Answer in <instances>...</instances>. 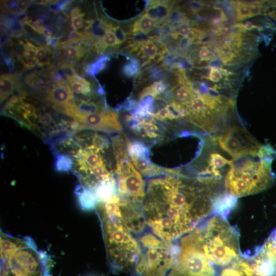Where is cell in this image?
I'll return each instance as SVG.
<instances>
[{
    "label": "cell",
    "instance_id": "6da1fadb",
    "mask_svg": "<svg viewBox=\"0 0 276 276\" xmlns=\"http://www.w3.org/2000/svg\"><path fill=\"white\" fill-rule=\"evenodd\" d=\"M225 195L219 181L169 170L164 176L149 180L142 210L153 233L171 242L216 212Z\"/></svg>",
    "mask_w": 276,
    "mask_h": 276
},
{
    "label": "cell",
    "instance_id": "7a4b0ae2",
    "mask_svg": "<svg viewBox=\"0 0 276 276\" xmlns=\"http://www.w3.org/2000/svg\"><path fill=\"white\" fill-rule=\"evenodd\" d=\"M50 148L53 154L64 153L72 157V172L80 185L93 192L102 184L116 181V160L111 142L97 131L75 132Z\"/></svg>",
    "mask_w": 276,
    "mask_h": 276
},
{
    "label": "cell",
    "instance_id": "3957f363",
    "mask_svg": "<svg viewBox=\"0 0 276 276\" xmlns=\"http://www.w3.org/2000/svg\"><path fill=\"white\" fill-rule=\"evenodd\" d=\"M275 155V150L266 145L258 155L233 162L223 179L226 193L236 198L268 189L275 180L271 164Z\"/></svg>",
    "mask_w": 276,
    "mask_h": 276
},
{
    "label": "cell",
    "instance_id": "277c9868",
    "mask_svg": "<svg viewBox=\"0 0 276 276\" xmlns=\"http://www.w3.org/2000/svg\"><path fill=\"white\" fill-rule=\"evenodd\" d=\"M110 268L114 272H133L141 254L140 244L108 204L96 206Z\"/></svg>",
    "mask_w": 276,
    "mask_h": 276
},
{
    "label": "cell",
    "instance_id": "5b68a950",
    "mask_svg": "<svg viewBox=\"0 0 276 276\" xmlns=\"http://www.w3.org/2000/svg\"><path fill=\"white\" fill-rule=\"evenodd\" d=\"M44 258L31 239L1 235V276H47Z\"/></svg>",
    "mask_w": 276,
    "mask_h": 276
},
{
    "label": "cell",
    "instance_id": "8992f818",
    "mask_svg": "<svg viewBox=\"0 0 276 276\" xmlns=\"http://www.w3.org/2000/svg\"><path fill=\"white\" fill-rule=\"evenodd\" d=\"M141 254L133 273L135 276H169L176 252V245L151 234L140 240Z\"/></svg>",
    "mask_w": 276,
    "mask_h": 276
},
{
    "label": "cell",
    "instance_id": "52a82bcc",
    "mask_svg": "<svg viewBox=\"0 0 276 276\" xmlns=\"http://www.w3.org/2000/svg\"><path fill=\"white\" fill-rule=\"evenodd\" d=\"M112 145L116 160L118 194L123 198L142 204L146 191L145 182L129 159L125 141L122 137H116L112 140Z\"/></svg>",
    "mask_w": 276,
    "mask_h": 276
},
{
    "label": "cell",
    "instance_id": "ba28073f",
    "mask_svg": "<svg viewBox=\"0 0 276 276\" xmlns=\"http://www.w3.org/2000/svg\"><path fill=\"white\" fill-rule=\"evenodd\" d=\"M229 266L238 276H276V227L252 255L241 254Z\"/></svg>",
    "mask_w": 276,
    "mask_h": 276
},
{
    "label": "cell",
    "instance_id": "9c48e42d",
    "mask_svg": "<svg viewBox=\"0 0 276 276\" xmlns=\"http://www.w3.org/2000/svg\"><path fill=\"white\" fill-rule=\"evenodd\" d=\"M211 138L234 160L257 155L264 146L256 141L242 125L236 122H228L222 130Z\"/></svg>",
    "mask_w": 276,
    "mask_h": 276
},
{
    "label": "cell",
    "instance_id": "30bf717a",
    "mask_svg": "<svg viewBox=\"0 0 276 276\" xmlns=\"http://www.w3.org/2000/svg\"><path fill=\"white\" fill-rule=\"evenodd\" d=\"M115 211L129 231L139 233L143 231L146 223L143 214L142 204L119 196Z\"/></svg>",
    "mask_w": 276,
    "mask_h": 276
},
{
    "label": "cell",
    "instance_id": "8fae6325",
    "mask_svg": "<svg viewBox=\"0 0 276 276\" xmlns=\"http://www.w3.org/2000/svg\"><path fill=\"white\" fill-rule=\"evenodd\" d=\"M44 99L53 109L62 114L65 106L75 100L71 88L63 79L50 85Z\"/></svg>",
    "mask_w": 276,
    "mask_h": 276
},
{
    "label": "cell",
    "instance_id": "7c38bea8",
    "mask_svg": "<svg viewBox=\"0 0 276 276\" xmlns=\"http://www.w3.org/2000/svg\"><path fill=\"white\" fill-rule=\"evenodd\" d=\"M174 2L169 1H151L146 8V14L156 22L166 21Z\"/></svg>",
    "mask_w": 276,
    "mask_h": 276
},
{
    "label": "cell",
    "instance_id": "4fadbf2b",
    "mask_svg": "<svg viewBox=\"0 0 276 276\" xmlns=\"http://www.w3.org/2000/svg\"><path fill=\"white\" fill-rule=\"evenodd\" d=\"M161 43L159 41L153 39L141 44L136 56L143 61L141 63L142 67L149 64L152 60H155L158 55Z\"/></svg>",
    "mask_w": 276,
    "mask_h": 276
},
{
    "label": "cell",
    "instance_id": "5bb4252c",
    "mask_svg": "<svg viewBox=\"0 0 276 276\" xmlns=\"http://www.w3.org/2000/svg\"><path fill=\"white\" fill-rule=\"evenodd\" d=\"M73 93L81 94L84 97H91L96 96L93 91L91 84L85 78L77 74L66 78Z\"/></svg>",
    "mask_w": 276,
    "mask_h": 276
},
{
    "label": "cell",
    "instance_id": "9a60e30c",
    "mask_svg": "<svg viewBox=\"0 0 276 276\" xmlns=\"http://www.w3.org/2000/svg\"><path fill=\"white\" fill-rule=\"evenodd\" d=\"M75 193L78 201L83 209L90 210L96 208L98 199L92 190L80 184L77 186Z\"/></svg>",
    "mask_w": 276,
    "mask_h": 276
},
{
    "label": "cell",
    "instance_id": "2e32d148",
    "mask_svg": "<svg viewBox=\"0 0 276 276\" xmlns=\"http://www.w3.org/2000/svg\"><path fill=\"white\" fill-rule=\"evenodd\" d=\"M15 77L11 74H3L0 79L1 103L6 100L16 86Z\"/></svg>",
    "mask_w": 276,
    "mask_h": 276
},
{
    "label": "cell",
    "instance_id": "e0dca14e",
    "mask_svg": "<svg viewBox=\"0 0 276 276\" xmlns=\"http://www.w3.org/2000/svg\"><path fill=\"white\" fill-rule=\"evenodd\" d=\"M126 57L129 61L125 63L122 67L123 74L128 78L137 77L142 71L140 60L135 56L126 55Z\"/></svg>",
    "mask_w": 276,
    "mask_h": 276
},
{
    "label": "cell",
    "instance_id": "ac0fdd59",
    "mask_svg": "<svg viewBox=\"0 0 276 276\" xmlns=\"http://www.w3.org/2000/svg\"><path fill=\"white\" fill-rule=\"evenodd\" d=\"M155 23L156 21L146 13L143 14L132 25L131 34L139 32L149 33L154 28Z\"/></svg>",
    "mask_w": 276,
    "mask_h": 276
},
{
    "label": "cell",
    "instance_id": "d6986e66",
    "mask_svg": "<svg viewBox=\"0 0 276 276\" xmlns=\"http://www.w3.org/2000/svg\"><path fill=\"white\" fill-rule=\"evenodd\" d=\"M55 170L60 172H72L73 167V159L72 157L64 153H55Z\"/></svg>",
    "mask_w": 276,
    "mask_h": 276
},
{
    "label": "cell",
    "instance_id": "ffe728a7",
    "mask_svg": "<svg viewBox=\"0 0 276 276\" xmlns=\"http://www.w3.org/2000/svg\"><path fill=\"white\" fill-rule=\"evenodd\" d=\"M109 60L110 58L107 55H102L91 63L87 64L85 66V72L88 75L95 77L107 67Z\"/></svg>",
    "mask_w": 276,
    "mask_h": 276
},
{
    "label": "cell",
    "instance_id": "44dd1931",
    "mask_svg": "<svg viewBox=\"0 0 276 276\" xmlns=\"http://www.w3.org/2000/svg\"><path fill=\"white\" fill-rule=\"evenodd\" d=\"M187 19L186 14L178 8H175L172 9L166 21L176 28L180 23L186 21Z\"/></svg>",
    "mask_w": 276,
    "mask_h": 276
},
{
    "label": "cell",
    "instance_id": "7402d4cb",
    "mask_svg": "<svg viewBox=\"0 0 276 276\" xmlns=\"http://www.w3.org/2000/svg\"><path fill=\"white\" fill-rule=\"evenodd\" d=\"M236 11L237 18L238 20L252 17L250 12L249 4L246 2H238Z\"/></svg>",
    "mask_w": 276,
    "mask_h": 276
},
{
    "label": "cell",
    "instance_id": "603a6c76",
    "mask_svg": "<svg viewBox=\"0 0 276 276\" xmlns=\"http://www.w3.org/2000/svg\"><path fill=\"white\" fill-rule=\"evenodd\" d=\"M112 27L107 31L105 36L102 39V42L106 48H107V47L112 48L119 47L117 40L111 30Z\"/></svg>",
    "mask_w": 276,
    "mask_h": 276
},
{
    "label": "cell",
    "instance_id": "cb8c5ba5",
    "mask_svg": "<svg viewBox=\"0 0 276 276\" xmlns=\"http://www.w3.org/2000/svg\"><path fill=\"white\" fill-rule=\"evenodd\" d=\"M192 31V28L187 20L181 22L177 26V34L183 37H190Z\"/></svg>",
    "mask_w": 276,
    "mask_h": 276
},
{
    "label": "cell",
    "instance_id": "d4e9b609",
    "mask_svg": "<svg viewBox=\"0 0 276 276\" xmlns=\"http://www.w3.org/2000/svg\"><path fill=\"white\" fill-rule=\"evenodd\" d=\"M111 30L115 35L119 45L126 41L127 39V35L121 27L120 26H113Z\"/></svg>",
    "mask_w": 276,
    "mask_h": 276
},
{
    "label": "cell",
    "instance_id": "484cf974",
    "mask_svg": "<svg viewBox=\"0 0 276 276\" xmlns=\"http://www.w3.org/2000/svg\"><path fill=\"white\" fill-rule=\"evenodd\" d=\"M264 1L253 2L249 4V9L251 16L260 15L263 8Z\"/></svg>",
    "mask_w": 276,
    "mask_h": 276
},
{
    "label": "cell",
    "instance_id": "4316f807",
    "mask_svg": "<svg viewBox=\"0 0 276 276\" xmlns=\"http://www.w3.org/2000/svg\"><path fill=\"white\" fill-rule=\"evenodd\" d=\"M198 54L200 61L209 60L212 57V53L206 46L200 47L198 50Z\"/></svg>",
    "mask_w": 276,
    "mask_h": 276
},
{
    "label": "cell",
    "instance_id": "83f0119b",
    "mask_svg": "<svg viewBox=\"0 0 276 276\" xmlns=\"http://www.w3.org/2000/svg\"><path fill=\"white\" fill-rule=\"evenodd\" d=\"M71 22L72 26L76 32L83 27L84 20L82 18V16H75L72 17Z\"/></svg>",
    "mask_w": 276,
    "mask_h": 276
},
{
    "label": "cell",
    "instance_id": "f1b7e54d",
    "mask_svg": "<svg viewBox=\"0 0 276 276\" xmlns=\"http://www.w3.org/2000/svg\"><path fill=\"white\" fill-rule=\"evenodd\" d=\"M222 78V74L219 69L217 68H211L208 78L211 81L217 82Z\"/></svg>",
    "mask_w": 276,
    "mask_h": 276
},
{
    "label": "cell",
    "instance_id": "f546056e",
    "mask_svg": "<svg viewBox=\"0 0 276 276\" xmlns=\"http://www.w3.org/2000/svg\"><path fill=\"white\" fill-rule=\"evenodd\" d=\"M204 6L202 2L197 1H192L189 4V8L193 13H197L200 12Z\"/></svg>",
    "mask_w": 276,
    "mask_h": 276
},
{
    "label": "cell",
    "instance_id": "4dcf8cb0",
    "mask_svg": "<svg viewBox=\"0 0 276 276\" xmlns=\"http://www.w3.org/2000/svg\"><path fill=\"white\" fill-rule=\"evenodd\" d=\"M267 15L276 22V1H270L267 8Z\"/></svg>",
    "mask_w": 276,
    "mask_h": 276
},
{
    "label": "cell",
    "instance_id": "1f68e13d",
    "mask_svg": "<svg viewBox=\"0 0 276 276\" xmlns=\"http://www.w3.org/2000/svg\"><path fill=\"white\" fill-rule=\"evenodd\" d=\"M232 26L229 24L225 22L223 24L218 28V31L221 34L229 35L232 33Z\"/></svg>",
    "mask_w": 276,
    "mask_h": 276
},
{
    "label": "cell",
    "instance_id": "d6a6232c",
    "mask_svg": "<svg viewBox=\"0 0 276 276\" xmlns=\"http://www.w3.org/2000/svg\"><path fill=\"white\" fill-rule=\"evenodd\" d=\"M178 47L180 49H184L192 42L190 37H182L180 39L177 38Z\"/></svg>",
    "mask_w": 276,
    "mask_h": 276
},
{
    "label": "cell",
    "instance_id": "836d02e7",
    "mask_svg": "<svg viewBox=\"0 0 276 276\" xmlns=\"http://www.w3.org/2000/svg\"><path fill=\"white\" fill-rule=\"evenodd\" d=\"M16 6L21 13L25 12L28 6V2L26 1H19L16 3Z\"/></svg>",
    "mask_w": 276,
    "mask_h": 276
},
{
    "label": "cell",
    "instance_id": "e575fe53",
    "mask_svg": "<svg viewBox=\"0 0 276 276\" xmlns=\"http://www.w3.org/2000/svg\"><path fill=\"white\" fill-rule=\"evenodd\" d=\"M70 15L71 17L75 16H80L83 17L84 15V14L79 7H76L71 10Z\"/></svg>",
    "mask_w": 276,
    "mask_h": 276
},
{
    "label": "cell",
    "instance_id": "d590c367",
    "mask_svg": "<svg viewBox=\"0 0 276 276\" xmlns=\"http://www.w3.org/2000/svg\"><path fill=\"white\" fill-rule=\"evenodd\" d=\"M243 28L245 30H252V29H257L258 30V27L254 25L250 21H246L242 24Z\"/></svg>",
    "mask_w": 276,
    "mask_h": 276
},
{
    "label": "cell",
    "instance_id": "8d00e7d4",
    "mask_svg": "<svg viewBox=\"0 0 276 276\" xmlns=\"http://www.w3.org/2000/svg\"><path fill=\"white\" fill-rule=\"evenodd\" d=\"M42 34L46 37V38L52 37V32L51 29L49 27H44L42 31Z\"/></svg>",
    "mask_w": 276,
    "mask_h": 276
}]
</instances>
